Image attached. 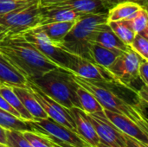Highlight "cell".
I'll use <instances>...</instances> for the list:
<instances>
[{
    "label": "cell",
    "instance_id": "6da1fadb",
    "mask_svg": "<svg viewBox=\"0 0 148 147\" xmlns=\"http://www.w3.org/2000/svg\"><path fill=\"white\" fill-rule=\"evenodd\" d=\"M0 52L29 81L37 79L57 68L22 34L5 35L0 40Z\"/></svg>",
    "mask_w": 148,
    "mask_h": 147
},
{
    "label": "cell",
    "instance_id": "7a4b0ae2",
    "mask_svg": "<svg viewBox=\"0 0 148 147\" xmlns=\"http://www.w3.org/2000/svg\"><path fill=\"white\" fill-rule=\"evenodd\" d=\"M72 75L75 81L90 92L101 105L103 109H107L128 117L137 123L144 131L148 133L147 119L146 113L137 106L126 101L113 90L112 87L119 83L93 81L75 75L74 74Z\"/></svg>",
    "mask_w": 148,
    "mask_h": 147
},
{
    "label": "cell",
    "instance_id": "3957f363",
    "mask_svg": "<svg viewBox=\"0 0 148 147\" xmlns=\"http://www.w3.org/2000/svg\"><path fill=\"white\" fill-rule=\"evenodd\" d=\"M107 22L108 13L82 15L75 20L70 30L57 45L72 55L94 62L91 53L93 36L97 27Z\"/></svg>",
    "mask_w": 148,
    "mask_h": 147
},
{
    "label": "cell",
    "instance_id": "277c9868",
    "mask_svg": "<svg viewBox=\"0 0 148 147\" xmlns=\"http://www.w3.org/2000/svg\"><path fill=\"white\" fill-rule=\"evenodd\" d=\"M30 81L66 108L69 109L73 107L81 108L76 94L78 84L73 79L72 73L68 69L57 67Z\"/></svg>",
    "mask_w": 148,
    "mask_h": 147
},
{
    "label": "cell",
    "instance_id": "5b68a950",
    "mask_svg": "<svg viewBox=\"0 0 148 147\" xmlns=\"http://www.w3.org/2000/svg\"><path fill=\"white\" fill-rule=\"evenodd\" d=\"M40 3L0 15V29L5 35L22 34L39 25Z\"/></svg>",
    "mask_w": 148,
    "mask_h": 147
},
{
    "label": "cell",
    "instance_id": "8992f818",
    "mask_svg": "<svg viewBox=\"0 0 148 147\" xmlns=\"http://www.w3.org/2000/svg\"><path fill=\"white\" fill-rule=\"evenodd\" d=\"M141 59V56L129 48L122 52L108 69L121 85L134 92V83L140 80L138 69Z\"/></svg>",
    "mask_w": 148,
    "mask_h": 147
},
{
    "label": "cell",
    "instance_id": "52a82bcc",
    "mask_svg": "<svg viewBox=\"0 0 148 147\" xmlns=\"http://www.w3.org/2000/svg\"><path fill=\"white\" fill-rule=\"evenodd\" d=\"M23 37L30 42L42 55L59 68L67 69L71 57L70 53L63 50L56 43L49 40L42 33L30 29L22 33Z\"/></svg>",
    "mask_w": 148,
    "mask_h": 147
},
{
    "label": "cell",
    "instance_id": "ba28073f",
    "mask_svg": "<svg viewBox=\"0 0 148 147\" xmlns=\"http://www.w3.org/2000/svg\"><path fill=\"white\" fill-rule=\"evenodd\" d=\"M26 88L31 92L33 96L38 101L42 108L47 113L48 117L51 118L59 124L69 128L70 130L77 133L75 121L70 114L69 109L62 106L49 96L45 94L39 88H37L33 82L27 80Z\"/></svg>",
    "mask_w": 148,
    "mask_h": 147
},
{
    "label": "cell",
    "instance_id": "9c48e42d",
    "mask_svg": "<svg viewBox=\"0 0 148 147\" xmlns=\"http://www.w3.org/2000/svg\"><path fill=\"white\" fill-rule=\"evenodd\" d=\"M30 123L37 133L44 135H51L60 141L75 147H92L82 139L77 133L59 124L49 117L45 119H34L30 120Z\"/></svg>",
    "mask_w": 148,
    "mask_h": 147
},
{
    "label": "cell",
    "instance_id": "30bf717a",
    "mask_svg": "<svg viewBox=\"0 0 148 147\" xmlns=\"http://www.w3.org/2000/svg\"><path fill=\"white\" fill-rule=\"evenodd\" d=\"M67 69L75 75L88 81L119 83L108 69L75 55H71Z\"/></svg>",
    "mask_w": 148,
    "mask_h": 147
},
{
    "label": "cell",
    "instance_id": "8fae6325",
    "mask_svg": "<svg viewBox=\"0 0 148 147\" xmlns=\"http://www.w3.org/2000/svg\"><path fill=\"white\" fill-rule=\"evenodd\" d=\"M100 142L109 147H127L124 133L115 127L106 117L103 111L88 113Z\"/></svg>",
    "mask_w": 148,
    "mask_h": 147
},
{
    "label": "cell",
    "instance_id": "7c38bea8",
    "mask_svg": "<svg viewBox=\"0 0 148 147\" xmlns=\"http://www.w3.org/2000/svg\"><path fill=\"white\" fill-rule=\"evenodd\" d=\"M40 6L44 9L70 10L81 15L108 13V10L104 7L101 0H63Z\"/></svg>",
    "mask_w": 148,
    "mask_h": 147
},
{
    "label": "cell",
    "instance_id": "4fadbf2b",
    "mask_svg": "<svg viewBox=\"0 0 148 147\" xmlns=\"http://www.w3.org/2000/svg\"><path fill=\"white\" fill-rule=\"evenodd\" d=\"M106 117L112 122V124L117 127L121 133L128 136L134 137L138 140L148 145V133L144 131L137 123L129 119L128 117L114 113L112 111L103 109Z\"/></svg>",
    "mask_w": 148,
    "mask_h": 147
},
{
    "label": "cell",
    "instance_id": "5bb4252c",
    "mask_svg": "<svg viewBox=\"0 0 148 147\" xmlns=\"http://www.w3.org/2000/svg\"><path fill=\"white\" fill-rule=\"evenodd\" d=\"M70 114L75 121L77 133L89 146L96 147L100 142V139L92 125L88 113L79 107H73L69 108Z\"/></svg>",
    "mask_w": 148,
    "mask_h": 147
},
{
    "label": "cell",
    "instance_id": "9a60e30c",
    "mask_svg": "<svg viewBox=\"0 0 148 147\" xmlns=\"http://www.w3.org/2000/svg\"><path fill=\"white\" fill-rule=\"evenodd\" d=\"M92 42L108 49L119 50L121 52H125L130 48L115 35V33L108 24V22L101 23L97 27L93 36Z\"/></svg>",
    "mask_w": 148,
    "mask_h": 147
},
{
    "label": "cell",
    "instance_id": "2e32d148",
    "mask_svg": "<svg viewBox=\"0 0 148 147\" xmlns=\"http://www.w3.org/2000/svg\"><path fill=\"white\" fill-rule=\"evenodd\" d=\"M0 82L10 87L26 88L27 79L0 52Z\"/></svg>",
    "mask_w": 148,
    "mask_h": 147
},
{
    "label": "cell",
    "instance_id": "e0dca14e",
    "mask_svg": "<svg viewBox=\"0 0 148 147\" xmlns=\"http://www.w3.org/2000/svg\"><path fill=\"white\" fill-rule=\"evenodd\" d=\"M14 93L21 101L26 110L31 114L34 119H45L48 117L47 113L42 108L38 101L33 96L31 92L27 88L12 87ZM33 119V120H34Z\"/></svg>",
    "mask_w": 148,
    "mask_h": 147
},
{
    "label": "cell",
    "instance_id": "ac0fdd59",
    "mask_svg": "<svg viewBox=\"0 0 148 147\" xmlns=\"http://www.w3.org/2000/svg\"><path fill=\"white\" fill-rule=\"evenodd\" d=\"M75 21L51 23L38 25L33 29L42 33L49 40L54 43H58L70 30Z\"/></svg>",
    "mask_w": 148,
    "mask_h": 147
},
{
    "label": "cell",
    "instance_id": "d6986e66",
    "mask_svg": "<svg viewBox=\"0 0 148 147\" xmlns=\"http://www.w3.org/2000/svg\"><path fill=\"white\" fill-rule=\"evenodd\" d=\"M81 16H82L81 14L76 13L70 10L44 9L41 7V16H40L39 25L51 23L75 21Z\"/></svg>",
    "mask_w": 148,
    "mask_h": 147
},
{
    "label": "cell",
    "instance_id": "ffe728a7",
    "mask_svg": "<svg viewBox=\"0 0 148 147\" xmlns=\"http://www.w3.org/2000/svg\"><path fill=\"white\" fill-rule=\"evenodd\" d=\"M91 53L94 62L108 69L122 52L93 43L91 47Z\"/></svg>",
    "mask_w": 148,
    "mask_h": 147
},
{
    "label": "cell",
    "instance_id": "44dd1931",
    "mask_svg": "<svg viewBox=\"0 0 148 147\" xmlns=\"http://www.w3.org/2000/svg\"><path fill=\"white\" fill-rule=\"evenodd\" d=\"M0 126L5 130H16L20 132H36L30 120H24L0 108Z\"/></svg>",
    "mask_w": 148,
    "mask_h": 147
},
{
    "label": "cell",
    "instance_id": "7402d4cb",
    "mask_svg": "<svg viewBox=\"0 0 148 147\" xmlns=\"http://www.w3.org/2000/svg\"><path fill=\"white\" fill-rule=\"evenodd\" d=\"M0 95H2L9 102V104L19 113L20 118L22 120H28V121L33 120L34 118L23 107L19 98L14 93L12 87L3 83H0Z\"/></svg>",
    "mask_w": 148,
    "mask_h": 147
},
{
    "label": "cell",
    "instance_id": "603a6c76",
    "mask_svg": "<svg viewBox=\"0 0 148 147\" xmlns=\"http://www.w3.org/2000/svg\"><path fill=\"white\" fill-rule=\"evenodd\" d=\"M148 14L147 8H140L129 17L123 19L135 34L148 38Z\"/></svg>",
    "mask_w": 148,
    "mask_h": 147
},
{
    "label": "cell",
    "instance_id": "cb8c5ba5",
    "mask_svg": "<svg viewBox=\"0 0 148 147\" xmlns=\"http://www.w3.org/2000/svg\"><path fill=\"white\" fill-rule=\"evenodd\" d=\"M76 94L80 102L81 109L86 113H94L103 111V107L98 102L95 97L79 84L76 88Z\"/></svg>",
    "mask_w": 148,
    "mask_h": 147
},
{
    "label": "cell",
    "instance_id": "d4e9b609",
    "mask_svg": "<svg viewBox=\"0 0 148 147\" xmlns=\"http://www.w3.org/2000/svg\"><path fill=\"white\" fill-rule=\"evenodd\" d=\"M140 8L143 7L133 2L118 3L108 11V22L126 19L134 12L138 11Z\"/></svg>",
    "mask_w": 148,
    "mask_h": 147
},
{
    "label": "cell",
    "instance_id": "484cf974",
    "mask_svg": "<svg viewBox=\"0 0 148 147\" xmlns=\"http://www.w3.org/2000/svg\"><path fill=\"white\" fill-rule=\"evenodd\" d=\"M108 24L115 33V35L127 45H130L134 36L136 35L134 31L130 28V26L124 20L110 21Z\"/></svg>",
    "mask_w": 148,
    "mask_h": 147
},
{
    "label": "cell",
    "instance_id": "4316f807",
    "mask_svg": "<svg viewBox=\"0 0 148 147\" xmlns=\"http://www.w3.org/2000/svg\"><path fill=\"white\" fill-rule=\"evenodd\" d=\"M25 139L33 147H53V142L44 134L37 132H22Z\"/></svg>",
    "mask_w": 148,
    "mask_h": 147
},
{
    "label": "cell",
    "instance_id": "83f0119b",
    "mask_svg": "<svg viewBox=\"0 0 148 147\" xmlns=\"http://www.w3.org/2000/svg\"><path fill=\"white\" fill-rule=\"evenodd\" d=\"M40 3V0H0V15Z\"/></svg>",
    "mask_w": 148,
    "mask_h": 147
},
{
    "label": "cell",
    "instance_id": "f1b7e54d",
    "mask_svg": "<svg viewBox=\"0 0 148 147\" xmlns=\"http://www.w3.org/2000/svg\"><path fill=\"white\" fill-rule=\"evenodd\" d=\"M6 146L8 147H33L23 137V133L16 130H6Z\"/></svg>",
    "mask_w": 148,
    "mask_h": 147
},
{
    "label": "cell",
    "instance_id": "f546056e",
    "mask_svg": "<svg viewBox=\"0 0 148 147\" xmlns=\"http://www.w3.org/2000/svg\"><path fill=\"white\" fill-rule=\"evenodd\" d=\"M129 47L143 59L148 60V38L136 34Z\"/></svg>",
    "mask_w": 148,
    "mask_h": 147
},
{
    "label": "cell",
    "instance_id": "4dcf8cb0",
    "mask_svg": "<svg viewBox=\"0 0 148 147\" xmlns=\"http://www.w3.org/2000/svg\"><path fill=\"white\" fill-rule=\"evenodd\" d=\"M102 3L104 5V7L108 10V11L113 8L114 6H115L118 3H125V2H133V3H136L138 4H140L141 7L143 8H147V2L148 0H101Z\"/></svg>",
    "mask_w": 148,
    "mask_h": 147
},
{
    "label": "cell",
    "instance_id": "1f68e13d",
    "mask_svg": "<svg viewBox=\"0 0 148 147\" xmlns=\"http://www.w3.org/2000/svg\"><path fill=\"white\" fill-rule=\"evenodd\" d=\"M148 60L147 59H141L140 65H139V69H138V74L140 81L143 82V84L148 85Z\"/></svg>",
    "mask_w": 148,
    "mask_h": 147
},
{
    "label": "cell",
    "instance_id": "d6a6232c",
    "mask_svg": "<svg viewBox=\"0 0 148 147\" xmlns=\"http://www.w3.org/2000/svg\"><path fill=\"white\" fill-rule=\"evenodd\" d=\"M0 108L6 111V112H8V113H11V114H13L14 116H16L17 118H20L19 113L9 104V102L2 95H0Z\"/></svg>",
    "mask_w": 148,
    "mask_h": 147
},
{
    "label": "cell",
    "instance_id": "836d02e7",
    "mask_svg": "<svg viewBox=\"0 0 148 147\" xmlns=\"http://www.w3.org/2000/svg\"><path fill=\"white\" fill-rule=\"evenodd\" d=\"M124 138L126 140L127 147H148L147 144H145L134 137L124 134Z\"/></svg>",
    "mask_w": 148,
    "mask_h": 147
},
{
    "label": "cell",
    "instance_id": "e575fe53",
    "mask_svg": "<svg viewBox=\"0 0 148 147\" xmlns=\"http://www.w3.org/2000/svg\"><path fill=\"white\" fill-rule=\"evenodd\" d=\"M6 130L0 126V143L5 145L6 144Z\"/></svg>",
    "mask_w": 148,
    "mask_h": 147
},
{
    "label": "cell",
    "instance_id": "d590c367",
    "mask_svg": "<svg viewBox=\"0 0 148 147\" xmlns=\"http://www.w3.org/2000/svg\"><path fill=\"white\" fill-rule=\"evenodd\" d=\"M63 0H40V5H44V4H48V3H57V2H61Z\"/></svg>",
    "mask_w": 148,
    "mask_h": 147
},
{
    "label": "cell",
    "instance_id": "8d00e7d4",
    "mask_svg": "<svg viewBox=\"0 0 148 147\" xmlns=\"http://www.w3.org/2000/svg\"><path fill=\"white\" fill-rule=\"evenodd\" d=\"M96 147H109L108 146H107V145H105V144H103V143H101V142H99L98 143V145L96 146Z\"/></svg>",
    "mask_w": 148,
    "mask_h": 147
},
{
    "label": "cell",
    "instance_id": "74e56055",
    "mask_svg": "<svg viewBox=\"0 0 148 147\" xmlns=\"http://www.w3.org/2000/svg\"><path fill=\"white\" fill-rule=\"evenodd\" d=\"M3 36H4V34H3V31L0 29V40H1Z\"/></svg>",
    "mask_w": 148,
    "mask_h": 147
},
{
    "label": "cell",
    "instance_id": "f35d334b",
    "mask_svg": "<svg viewBox=\"0 0 148 147\" xmlns=\"http://www.w3.org/2000/svg\"><path fill=\"white\" fill-rule=\"evenodd\" d=\"M0 147H8L6 145H3V144H2V143H0Z\"/></svg>",
    "mask_w": 148,
    "mask_h": 147
},
{
    "label": "cell",
    "instance_id": "ab89813d",
    "mask_svg": "<svg viewBox=\"0 0 148 147\" xmlns=\"http://www.w3.org/2000/svg\"><path fill=\"white\" fill-rule=\"evenodd\" d=\"M53 144H54V143H53ZM53 147H60V146H56V144H54V145H53Z\"/></svg>",
    "mask_w": 148,
    "mask_h": 147
},
{
    "label": "cell",
    "instance_id": "60d3db41",
    "mask_svg": "<svg viewBox=\"0 0 148 147\" xmlns=\"http://www.w3.org/2000/svg\"><path fill=\"white\" fill-rule=\"evenodd\" d=\"M0 83H1V82H0Z\"/></svg>",
    "mask_w": 148,
    "mask_h": 147
}]
</instances>
